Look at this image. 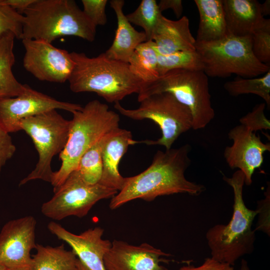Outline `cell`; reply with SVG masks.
<instances>
[{
	"label": "cell",
	"instance_id": "cell-1",
	"mask_svg": "<svg viewBox=\"0 0 270 270\" xmlns=\"http://www.w3.org/2000/svg\"><path fill=\"white\" fill-rule=\"evenodd\" d=\"M190 146L186 144L165 152L158 150L151 164L138 175L125 178L120 190L111 199L110 208L116 209L136 199L152 201L160 196L178 193L198 196L204 186L188 180L184 173L191 163Z\"/></svg>",
	"mask_w": 270,
	"mask_h": 270
},
{
	"label": "cell",
	"instance_id": "cell-2",
	"mask_svg": "<svg viewBox=\"0 0 270 270\" xmlns=\"http://www.w3.org/2000/svg\"><path fill=\"white\" fill-rule=\"evenodd\" d=\"M70 54L74 62L68 80L72 92H95L109 103L140 92L143 81L132 73L128 63L110 59L104 52L92 58L84 52Z\"/></svg>",
	"mask_w": 270,
	"mask_h": 270
},
{
	"label": "cell",
	"instance_id": "cell-3",
	"mask_svg": "<svg viewBox=\"0 0 270 270\" xmlns=\"http://www.w3.org/2000/svg\"><path fill=\"white\" fill-rule=\"evenodd\" d=\"M21 40H40L51 43L66 36L90 42L96 26L74 0H35L24 12Z\"/></svg>",
	"mask_w": 270,
	"mask_h": 270
},
{
	"label": "cell",
	"instance_id": "cell-4",
	"mask_svg": "<svg viewBox=\"0 0 270 270\" xmlns=\"http://www.w3.org/2000/svg\"><path fill=\"white\" fill-rule=\"evenodd\" d=\"M67 142L60 154L61 166L54 172L51 184L54 192L76 169L84 152L110 131L119 127V115L98 100L88 102L72 113Z\"/></svg>",
	"mask_w": 270,
	"mask_h": 270
},
{
	"label": "cell",
	"instance_id": "cell-5",
	"mask_svg": "<svg viewBox=\"0 0 270 270\" xmlns=\"http://www.w3.org/2000/svg\"><path fill=\"white\" fill-rule=\"evenodd\" d=\"M224 180L233 189V214L229 222L218 224L210 228L206 238L212 258L231 266L240 257L252 253L256 240L252 224L258 210L248 208L242 198L244 175L240 170L230 178L223 176Z\"/></svg>",
	"mask_w": 270,
	"mask_h": 270
},
{
	"label": "cell",
	"instance_id": "cell-6",
	"mask_svg": "<svg viewBox=\"0 0 270 270\" xmlns=\"http://www.w3.org/2000/svg\"><path fill=\"white\" fill-rule=\"evenodd\" d=\"M168 92L190 110L192 128H204L214 118L208 76L202 70L175 69L156 80L143 82L138 96L140 102L146 97L160 92Z\"/></svg>",
	"mask_w": 270,
	"mask_h": 270
},
{
	"label": "cell",
	"instance_id": "cell-7",
	"mask_svg": "<svg viewBox=\"0 0 270 270\" xmlns=\"http://www.w3.org/2000/svg\"><path fill=\"white\" fill-rule=\"evenodd\" d=\"M196 50L208 76L226 78L234 74L255 78L270 70V66L262 63L254 56L250 35H228L216 41L196 42Z\"/></svg>",
	"mask_w": 270,
	"mask_h": 270
},
{
	"label": "cell",
	"instance_id": "cell-8",
	"mask_svg": "<svg viewBox=\"0 0 270 270\" xmlns=\"http://www.w3.org/2000/svg\"><path fill=\"white\" fill-rule=\"evenodd\" d=\"M139 107L127 109L120 102L114 108L121 114L134 120H150L160 128L162 136L156 140L139 142L148 145H161L166 150L183 133L192 128V116L189 109L168 92L156 93L140 101Z\"/></svg>",
	"mask_w": 270,
	"mask_h": 270
},
{
	"label": "cell",
	"instance_id": "cell-9",
	"mask_svg": "<svg viewBox=\"0 0 270 270\" xmlns=\"http://www.w3.org/2000/svg\"><path fill=\"white\" fill-rule=\"evenodd\" d=\"M70 120H67L56 110H49L22 120L20 130L32 138L38 156L35 168L22 180L19 186L41 180L51 182L54 172L52 158L63 150L67 142Z\"/></svg>",
	"mask_w": 270,
	"mask_h": 270
},
{
	"label": "cell",
	"instance_id": "cell-10",
	"mask_svg": "<svg viewBox=\"0 0 270 270\" xmlns=\"http://www.w3.org/2000/svg\"><path fill=\"white\" fill-rule=\"evenodd\" d=\"M54 192L52 198L42 204L41 212L48 218L60 220L69 216H86L98 202L112 198L118 191L100 184H87L72 172Z\"/></svg>",
	"mask_w": 270,
	"mask_h": 270
},
{
	"label": "cell",
	"instance_id": "cell-11",
	"mask_svg": "<svg viewBox=\"0 0 270 270\" xmlns=\"http://www.w3.org/2000/svg\"><path fill=\"white\" fill-rule=\"evenodd\" d=\"M25 70L41 81L64 83L72 72L74 62L67 50L40 40L24 39Z\"/></svg>",
	"mask_w": 270,
	"mask_h": 270
},
{
	"label": "cell",
	"instance_id": "cell-12",
	"mask_svg": "<svg viewBox=\"0 0 270 270\" xmlns=\"http://www.w3.org/2000/svg\"><path fill=\"white\" fill-rule=\"evenodd\" d=\"M80 104L62 102L32 88L26 84L24 92L12 98H0V126L9 134L21 130L22 120L53 110L72 113L80 110Z\"/></svg>",
	"mask_w": 270,
	"mask_h": 270
},
{
	"label": "cell",
	"instance_id": "cell-13",
	"mask_svg": "<svg viewBox=\"0 0 270 270\" xmlns=\"http://www.w3.org/2000/svg\"><path fill=\"white\" fill-rule=\"evenodd\" d=\"M36 220L31 216L7 222L0 232V264L10 270L32 269Z\"/></svg>",
	"mask_w": 270,
	"mask_h": 270
},
{
	"label": "cell",
	"instance_id": "cell-14",
	"mask_svg": "<svg viewBox=\"0 0 270 270\" xmlns=\"http://www.w3.org/2000/svg\"><path fill=\"white\" fill-rule=\"evenodd\" d=\"M228 137L233 143L224 150L226 161L230 168L244 173V184L250 186L254 172L263 164L264 154L270 151V143H264L255 132L242 124L232 128Z\"/></svg>",
	"mask_w": 270,
	"mask_h": 270
},
{
	"label": "cell",
	"instance_id": "cell-15",
	"mask_svg": "<svg viewBox=\"0 0 270 270\" xmlns=\"http://www.w3.org/2000/svg\"><path fill=\"white\" fill-rule=\"evenodd\" d=\"M48 228L58 239L66 242L78 258L88 269L106 270L104 259L112 242L102 238L103 228L96 226L76 234L54 222H49Z\"/></svg>",
	"mask_w": 270,
	"mask_h": 270
},
{
	"label": "cell",
	"instance_id": "cell-16",
	"mask_svg": "<svg viewBox=\"0 0 270 270\" xmlns=\"http://www.w3.org/2000/svg\"><path fill=\"white\" fill-rule=\"evenodd\" d=\"M170 256L147 243L133 246L114 240L104 262L106 270H164L160 262L166 260L162 257Z\"/></svg>",
	"mask_w": 270,
	"mask_h": 270
},
{
	"label": "cell",
	"instance_id": "cell-17",
	"mask_svg": "<svg viewBox=\"0 0 270 270\" xmlns=\"http://www.w3.org/2000/svg\"><path fill=\"white\" fill-rule=\"evenodd\" d=\"M100 142L102 171L98 184L120 191L125 181L119 172L120 160L130 146L139 142L132 139L130 131L118 127L102 136Z\"/></svg>",
	"mask_w": 270,
	"mask_h": 270
},
{
	"label": "cell",
	"instance_id": "cell-18",
	"mask_svg": "<svg viewBox=\"0 0 270 270\" xmlns=\"http://www.w3.org/2000/svg\"><path fill=\"white\" fill-rule=\"evenodd\" d=\"M152 40L158 54L166 55L178 51H194L196 38L190 31L188 18L177 20L162 14L154 32Z\"/></svg>",
	"mask_w": 270,
	"mask_h": 270
},
{
	"label": "cell",
	"instance_id": "cell-19",
	"mask_svg": "<svg viewBox=\"0 0 270 270\" xmlns=\"http://www.w3.org/2000/svg\"><path fill=\"white\" fill-rule=\"evenodd\" d=\"M110 7L117 18V28L114 38L104 52L110 58L128 63L135 49L140 44L147 41L144 32L136 30L129 22L123 11L124 0H111Z\"/></svg>",
	"mask_w": 270,
	"mask_h": 270
},
{
	"label": "cell",
	"instance_id": "cell-20",
	"mask_svg": "<svg viewBox=\"0 0 270 270\" xmlns=\"http://www.w3.org/2000/svg\"><path fill=\"white\" fill-rule=\"evenodd\" d=\"M222 4L228 35H250L264 18L256 0H222Z\"/></svg>",
	"mask_w": 270,
	"mask_h": 270
},
{
	"label": "cell",
	"instance_id": "cell-21",
	"mask_svg": "<svg viewBox=\"0 0 270 270\" xmlns=\"http://www.w3.org/2000/svg\"><path fill=\"white\" fill-rule=\"evenodd\" d=\"M199 14L196 42H210L228 35L222 0H194Z\"/></svg>",
	"mask_w": 270,
	"mask_h": 270
},
{
	"label": "cell",
	"instance_id": "cell-22",
	"mask_svg": "<svg viewBox=\"0 0 270 270\" xmlns=\"http://www.w3.org/2000/svg\"><path fill=\"white\" fill-rule=\"evenodd\" d=\"M14 34L6 32L0 36V98H12L23 93L26 84H20L12 68L15 63Z\"/></svg>",
	"mask_w": 270,
	"mask_h": 270
},
{
	"label": "cell",
	"instance_id": "cell-23",
	"mask_svg": "<svg viewBox=\"0 0 270 270\" xmlns=\"http://www.w3.org/2000/svg\"><path fill=\"white\" fill-rule=\"evenodd\" d=\"M32 256V270H78V258L74 252L64 245L53 247L36 244Z\"/></svg>",
	"mask_w": 270,
	"mask_h": 270
},
{
	"label": "cell",
	"instance_id": "cell-24",
	"mask_svg": "<svg viewBox=\"0 0 270 270\" xmlns=\"http://www.w3.org/2000/svg\"><path fill=\"white\" fill-rule=\"evenodd\" d=\"M158 56L152 40L140 44L129 59L130 72L144 82L156 80L160 76L157 70Z\"/></svg>",
	"mask_w": 270,
	"mask_h": 270
},
{
	"label": "cell",
	"instance_id": "cell-25",
	"mask_svg": "<svg viewBox=\"0 0 270 270\" xmlns=\"http://www.w3.org/2000/svg\"><path fill=\"white\" fill-rule=\"evenodd\" d=\"M224 88L230 96H234L248 94L257 95L264 100L268 108L270 109V70L259 78L238 76L226 82Z\"/></svg>",
	"mask_w": 270,
	"mask_h": 270
},
{
	"label": "cell",
	"instance_id": "cell-26",
	"mask_svg": "<svg viewBox=\"0 0 270 270\" xmlns=\"http://www.w3.org/2000/svg\"><path fill=\"white\" fill-rule=\"evenodd\" d=\"M175 69L203 71L200 56L196 50L178 51L166 55L158 54L157 70L160 76Z\"/></svg>",
	"mask_w": 270,
	"mask_h": 270
},
{
	"label": "cell",
	"instance_id": "cell-27",
	"mask_svg": "<svg viewBox=\"0 0 270 270\" xmlns=\"http://www.w3.org/2000/svg\"><path fill=\"white\" fill-rule=\"evenodd\" d=\"M100 140L84 152L76 169L73 171L88 184H98L102 177V164Z\"/></svg>",
	"mask_w": 270,
	"mask_h": 270
},
{
	"label": "cell",
	"instance_id": "cell-28",
	"mask_svg": "<svg viewBox=\"0 0 270 270\" xmlns=\"http://www.w3.org/2000/svg\"><path fill=\"white\" fill-rule=\"evenodd\" d=\"M162 14L156 0H142L134 11L126 16L130 24L144 29L147 41H148L152 40L154 32Z\"/></svg>",
	"mask_w": 270,
	"mask_h": 270
},
{
	"label": "cell",
	"instance_id": "cell-29",
	"mask_svg": "<svg viewBox=\"0 0 270 270\" xmlns=\"http://www.w3.org/2000/svg\"><path fill=\"white\" fill-rule=\"evenodd\" d=\"M250 36L254 56L262 63L270 66V19L264 18Z\"/></svg>",
	"mask_w": 270,
	"mask_h": 270
},
{
	"label": "cell",
	"instance_id": "cell-30",
	"mask_svg": "<svg viewBox=\"0 0 270 270\" xmlns=\"http://www.w3.org/2000/svg\"><path fill=\"white\" fill-rule=\"evenodd\" d=\"M24 16L0 0V36L6 32L13 33L21 39Z\"/></svg>",
	"mask_w": 270,
	"mask_h": 270
},
{
	"label": "cell",
	"instance_id": "cell-31",
	"mask_svg": "<svg viewBox=\"0 0 270 270\" xmlns=\"http://www.w3.org/2000/svg\"><path fill=\"white\" fill-rule=\"evenodd\" d=\"M265 103L254 106L252 110L241 118L240 124L246 126L254 132L270 129V122L264 114Z\"/></svg>",
	"mask_w": 270,
	"mask_h": 270
},
{
	"label": "cell",
	"instance_id": "cell-32",
	"mask_svg": "<svg viewBox=\"0 0 270 270\" xmlns=\"http://www.w3.org/2000/svg\"><path fill=\"white\" fill-rule=\"evenodd\" d=\"M83 12L96 27L107 22L106 6L107 0H82Z\"/></svg>",
	"mask_w": 270,
	"mask_h": 270
},
{
	"label": "cell",
	"instance_id": "cell-33",
	"mask_svg": "<svg viewBox=\"0 0 270 270\" xmlns=\"http://www.w3.org/2000/svg\"><path fill=\"white\" fill-rule=\"evenodd\" d=\"M16 151L10 134L0 126V175L2 168Z\"/></svg>",
	"mask_w": 270,
	"mask_h": 270
},
{
	"label": "cell",
	"instance_id": "cell-34",
	"mask_svg": "<svg viewBox=\"0 0 270 270\" xmlns=\"http://www.w3.org/2000/svg\"><path fill=\"white\" fill-rule=\"evenodd\" d=\"M258 208L257 209L258 214H260L258 218V226L256 228L257 230H262L265 232L268 236L270 235V186L268 187L266 192V198L260 201Z\"/></svg>",
	"mask_w": 270,
	"mask_h": 270
},
{
	"label": "cell",
	"instance_id": "cell-35",
	"mask_svg": "<svg viewBox=\"0 0 270 270\" xmlns=\"http://www.w3.org/2000/svg\"><path fill=\"white\" fill-rule=\"evenodd\" d=\"M179 270H234L232 266L218 261L212 258H206L202 264L194 266L188 264L181 267Z\"/></svg>",
	"mask_w": 270,
	"mask_h": 270
},
{
	"label": "cell",
	"instance_id": "cell-36",
	"mask_svg": "<svg viewBox=\"0 0 270 270\" xmlns=\"http://www.w3.org/2000/svg\"><path fill=\"white\" fill-rule=\"evenodd\" d=\"M158 6L161 12L166 10L172 9L177 18L181 16L183 11L181 0H161L158 4Z\"/></svg>",
	"mask_w": 270,
	"mask_h": 270
},
{
	"label": "cell",
	"instance_id": "cell-37",
	"mask_svg": "<svg viewBox=\"0 0 270 270\" xmlns=\"http://www.w3.org/2000/svg\"><path fill=\"white\" fill-rule=\"evenodd\" d=\"M34 1L35 0H2L4 4L10 6L20 14H24Z\"/></svg>",
	"mask_w": 270,
	"mask_h": 270
},
{
	"label": "cell",
	"instance_id": "cell-38",
	"mask_svg": "<svg viewBox=\"0 0 270 270\" xmlns=\"http://www.w3.org/2000/svg\"><path fill=\"white\" fill-rule=\"evenodd\" d=\"M261 11L262 16L269 15L270 14V0H266L263 4H261Z\"/></svg>",
	"mask_w": 270,
	"mask_h": 270
},
{
	"label": "cell",
	"instance_id": "cell-39",
	"mask_svg": "<svg viewBox=\"0 0 270 270\" xmlns=\"http://www.w3.org/2000/svg\"><path fill=\"white\" fill-rule=\"evenodd\" d=\"M240 270H250L247 262L244 259L241 262Z\"/></svg>",
	"mask_w": 270,
	"mask_h": 270
},
{
	"label": "cell",
	"instance_id": "cell-40",
	"mask_svg": "<svg viewBox=\"0 0 270 270\" xmlns=\"http://www.w3.org/2000/svg\"><path fill=\"white\" fill-rule=\"evenodd\" d=\"M78 270H90L86 267L78 259L77 262Z\"/></svg>",
	"mask_w": 270,
	"mask_h": 270
},
{
	"label": "cell",
	"instance_id": "cell-41",
	"mask_svg": "<svg viewBox=\"0 0 270 270\" xmlns=\"http://www.w3.org/2000/svg\"><path fill=\"white\" fill-rule=\"evenodd\" d=\"M0 270H10L7 267L5 266H4L0 264Z\"/></svg>",
	"mask_w": 270,
	"mask_h": 270
},
{
	"label": "cell",
	"instance_id": "cell-42",
	"mask_svg": "<svg viewBox=\"0 0 270 270\" xmlns=\"http://www.w3.org/2000/svg\"><path fill=\"white\" fill-rule=\"evenodd\" d=\"M32 270V269H26V270Z\"/></svg>",
	"mask_w": 270,
	"mask_h": 270
},
{
	"label": "cell",
	"instance_id": "cell-43",
	"mask_svg": "<svg viewBox=\"0 0 270 270\" xmlns=\"http://www.w3.org/2000/svg\"><path fill=\"white\" fill-rule=\"evenodd\" d=\"M164 270H168V268H165L164 269Z\"/></svg>",
	"mask_w": 270,
	"mask_h": 270
}]
</instances>
